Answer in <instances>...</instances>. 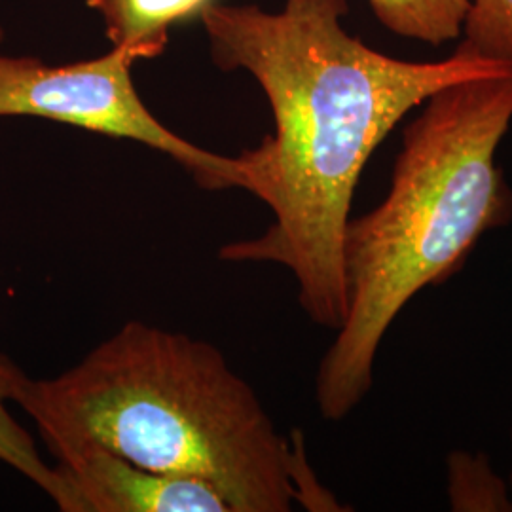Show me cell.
<instances>
[{
    "instance_id": "cell-1",
    "label": "cell",
    "mask_w": 512,
    "mask_h": 512,
    "mask_svg": "<svg viewBox=\"0 0 512 512\" xmlns=\"http://www.w3.org/2000/svg\"><path fill=\"white\" fill-rule=\"evenodd\" d=\"M348 0H285L279 12L207 4L215 63L253 74L275 129L238 156L241 188L266 203L264 234L220 247L226 262L285 266L302 310L319 327L346 317L344 236L366 162L408 112L461 80L512 73L463 50L440 61L380 54L351 37Z\"/></svg>"
},
{
    "instance_id": "cell-2",
    "label": "cell",
    "mask_w": 512,
    "mask_h": 512,
    "mask_svg": "<svg viewBox=\"0 0 512 512\" xmlns=\"http://www.w3.org/2000/svg\"><path fill=\"white\" fill-rule=\"evenodd\" d=\"M14 404L52 456L99 446L152 471L211 484L232 512L293 511L302 437L277 433L219 349L128 321L52 380L25 374Z\"/></svg>"
},
{
    "instance_id": "cell-3",
    "label": "cell",
    "mask_w": 512,
    "mask_h": 512,
    "mask_svg": "<svg viewBox=\"0 0 512 512\" xmlns=\"http://www.w3.org/2000/svg\"><path fill=\"white\" fill-rule=\"evenodd\" d=\"M511 124L512 73H503L442 88L404 128L387 196L346 228V317L315 378L325 420H344L363 403L385 332L408 302L512 219V190L497 165Z\"/></svg>"
},
{
    "instance_id": "cell-4",
    "label": "cell",
    "mask_w": 512,
    "mask_h": 512,
    "mask_svg": "<svg viewBox=\"0 0 512 512\" xmlns=\"http://www.w3.org/2000/svg\"><path fill=\"white\" fill-rule=\"evenodd\" d=\"M133 55L109 54L69 65L0 54V116H33L129 139L184 167L207 190L241 188L238 156H220L165 128L135 90Z\"/></svg>"
},
{
    "instance_id": "cell-5",
    "label": "cell",
    "mask_w": 512,
    "mask_h": 512,
    "mask_svg": "<svg viewBox=\"0 0 512 512\" xmlns=\"http://www.w3.org/2000/svg\"><path fill=\"white\" fill-rule=\"evenodd\" d=\"M73 512H232L207 482L141 467L99 446L54 456Z\"/></svg>"
},
{
    "instance_id": "cell-6",
    "label": "cell",
    "mask_w": 512,
    "mask_h": 512,
    "mask_svg": "<svg viewBox=\"0 0 512 512\" xmlns=\"http://www.w3.org/2000/svg\"><path fill=\"white\" fill-rule=\"evenodd\" d=\"M211 0H88L107 27L112 48L139 59L162 54L171 25L200 16Z\"/></svg>"
},
{
    "instance_id": "cell-7",
    "label": "cell",
    "mask_w": 512,
    "mask_h": 512,
    "mask_svg": "<svg viewBox=\"0 0 512 512\" xmlns=\"http://www.w3.org/2000/svg\"><path fill=\"white\" fill-rule=\"evenodd\" d=\"M23 378L25 372L6 355H0V461L31 480L54 501L59 511L73 512V497L65 478L57 467L40 458L37 442L8 410V403H14Z\"/></svg>"
},
{
    "instance_id": "cell-8",
    "label": "cell",
    "mask_w": 512,
    "mask_h": 512,
    "mask_svg": "<svg viewBox=\"0 0 512 512\" xmlns=\"http://www.w3.org/2000/svg\"><path fill=\"white\" fill-rule=\"evenodd\" d=\"M387 31L442 46L461 37L471 0H368Z\"/></svg>"
},
{
    "instance_id": "cell-9",
    "label": "cell",
    "mask_w": 512,
    "mask_h": 512,
    "mask_svg": "<svg viewBox=\"0 0 512 512\" xmlns=\"http://www.w3.org/2000/svg\"><path fill=\"white\" fill-rule=\"evenodd\" d=\"M446 499L454 512H512L509 478L482 452L454 450L446 458Z\"/></svg>"
},
{
    "instance_id": "cell-10",
    "label": "cell",
    "mask_w": 512,
    "mask_h": 512,
    "mask_svg": "<svg viewBox=\"0 0 512 512\" xmlns=\"http://www.w3.org/2000/svg\"><path fill=\"white\" fill-rule=\"evenodd\" d=\"M459 50L512 69V0H471Z\"/></svg>"
},
{
    "instance_id": "cell-11",
    "label": "cell",
    "mask_w": 512,
    "mask_h": 512,
    "mask_svg": "<svg viewBox=\"0 0 512 512\" xmlns=\"http://www.w3.org/2000/svg\"><path fill=\"white\" fill-rule=\"evenodd\" d=\"M511 446H512V429H511ZM507 478H509V484H511V488H512V463H511V473H509V476H507Z\"/></svg>"
},
{
    "instance_id": "cell-12",
    "label": "cell",
    "mask_w": 512,
    "mask_h": 512,
    "mask_svg": "<svg viewBox=\"0 0 512 512\" xmlns=\"http://www.w3.org/2000/svg\"><path fill=\"white\" fill-rule=\"evenodd\" d=\"M4 40V29H2V25H0V42Z\"/></svg>"
}]
</instances>
